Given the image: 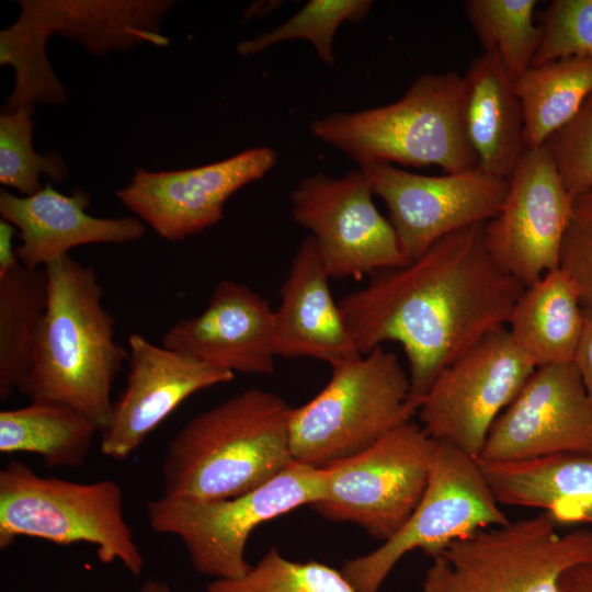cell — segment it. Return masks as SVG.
<instances>
[{
  "label": "cell",
  "mask_w": 592,
  "mask_h": 592,
  "mask_svg": "<svg viewBox=\"0 0 592 592\" xmlns=\"http://www.w3.org/2000/svg\"><path fill=\"white\" fill-rule=\"evenodd\" d=\"M524 147L535 149L563 127L592 92V59L565 57L531 66L516 80Z\"/></svg>",
  "instance_id": "cell-27"
},
{
  "label": "cell",
  "mask_w": 592,
  "mask_h": 592,
  "mask_svg": "<svg viewBox=\"0 0 592 592\" xmlns=\"http://www.w3.org/2000/svg\"><path fill=\"white\" fill-rule=\"evenodd\" d=\"M96 433L87 417L59 402L33 400L0 412V452L36 454L48 468L81 466Z\"/></svg>",
  "instance_id": "cell-25"
},
{
  "label": "cell",
  "mask_w": 592,
  "mask_h": 592,
  "mask_svg": "<svg viewBox=\"0 0 592 592\" xmlns=\"http://www.w3.org/2000/svg\"><path fill=\"white\" fill-rule=\"evenodd\" d=\"M572 363L592 400V310L585 309L583 333Z\"/></svg>",
  "instance_id": "cell-36"
},
{
  "label": "cell",
  "mask_w": 592,
  "mask_h": 592,
  "mask_svg": "<svg viewBox=\"0 0 592 592\" xmlns=\"http://www.w3.org/2000/svg\"><path fill=\"white\" fill-rule=\"evenodd\" d=\"M485 224L456 230L423 254L373 274L339 300L360 355L399 343L411 400L420 406L437 375L486 335L505 328L525 285L485 244Z\"/></svg>",
  "instance_id": "cell-1"
},
{
  "label": "cell",
  "mask_w": 592,
  "mask_h": 592,
  "mask_svg": "<svg viewBox=\"0 0 592 592\" xmlns=\"http://www.w3.org/2000/svg\"><path fill=\"white\" fill-rule=\"evenodd\" d=\"M18 229L9 221L0 220V275L5 274L20 265L16 248L13 247V237Z\"/></svg>",
  "instance_id": "cell-37"
},
{
  "label": "cell",
  "mask_w": 592,
  "mask_h": 592,
  "mask_svg": "<svg viewBox=\"0 0 592 592\" xmlns=\"http://www.w3.org/2000/svg\"><path fill=\"white\" fill-rule=\"evenodd\" d=\"M557 525L542 512L457 539L431 557L423 592H559L568 569L592 562V531Z\"/></svg>",
  "instance_id": "cell-7"
},
{
  "label": "cell",
  "mask_w": 592,
  "mask_h": 592,
  "mask_svg": "<svg viewBox=\"0 0 592 592\" xmlns=\"http://www.w3.org/2000/svg\"><path fill=\"white\" fill-rule=\"evenodd\" d=\"M464 83V125L478 168L509 179L525 150L514 80L497 55L483 52L471 59Z\"/></svg>",
  "instance_id": "cell-22"
},
{
  "label": "cell",
  "mask_w": 592,
  "mask_h": 592,
  "mask_svg": "<svg viewBox=\"0 0 592 592\" xmlns=\"http://www.w3.org/2000/svg\"><path fill=\"white\" fill-rule=\"evenodd\" d=\"M89 205L86 192L76 190L65 195L50 183L30 196L2 189L0 215L19 231L20 263L29 269H44L79 246L123 244L144 237L146 227L137 217L100 218L87 213Z\"/></svg>",
  "instance_id": "cell-19"
},
{
  "label": "cell",
  "mask_w": 592,
  "mask_h": 592,
  "mask_svg": "<svg viewBox=\"0 0 592 592\" xmlns=\"http://www.w3.org/2000/svg\"><path fill=\"white\" fill-rule=\"evenodd\" d=\"M207 592H356L343 573L318 561H293L271 548L241 578L218 579Z\"/></svg>",
  "instance_id": "cell-32"
},
{
  "label": "cell",
  "mask_w": 592,
  "mask_h": 592,
  "mask_svg": "<svg viewBox=\"0 0 592 592\" xmlns=\"http://www.w3.org/2000/svg\"><path fill=\"white\" fill-rule=\"evenodd\" d=\"M559 592H592V562L568 569L560 579Z\"/></svg>",
  "instance_id": "cell-38"
},
{
  "label": "cell",
  "mask_w": 592,
  "mask_h": 592,
  "mask_svg": "<svg viewBox=\"0 0 592 592\" xmlns=\"http://www.w3.org/2000/svg\"><path fill=\"white\" fill-rule=\"evenodd\" d=\"M371 0H310L277 27L238 43L240 56L257 55L266 48L293 39L308 41L318 58L334 65L333 39L344 22H358L372 10Z\"/></svg>",
  "instance_id": "cell-30"
},
{
  "label": "cell",
  "mask_w": 592,
  "mask_h": 592,
  "mask_svg": "<svg viewBox=\"0 0 592 592\" xmlns=\"http://www.w3.org/2000/svg\"><path fill=\"white\" fill-rule=\"evenodd\" d=\"M545 146L573 198L592 187V92Z\"/></svg>",
  "instance_id": "cell-34"
},
{
  "label": "cell",
  "mask_w": 592,
  "mask_h": 592,
  "mask_svg": "<svg viewBox=\"0 0 592 592\" xmlns=\"http://www.w3.org/2000/svg\"><path fill=\"white\" fill-rule=\"evenodd\" d=\"M435 440L413 421L362 453L325 468L326 496L310 508L320 516L358 525L387 540L410 517L425 490Z\"/></svg>",
  "instance_id": "cell-10"
},
{
  "label": "cell",
  "mask_w": 592,
  "mask_h": 592,
  "mask_svg": "<svg viewBox=\"0 0 592 592\" xmlns=\"http://www.w3.org/2000/svg\"><path fill=\"white\" fill-rule=\"evenodd\" d=\"M50 33L76 41L94 55L140 44L167 46L161 23L171 0H22Z\"/></svg>",
  "instance_id": "cell-23"
},
{
  "label": "cell",
  "mask_w": 592,
  "mask_h": 592,
  "mask_svg": "<svg viewBox=\"0 0 592 592\" xmlns=\"http://www.w3.org/2000/svg\"><path fill=\"white\" fill-rule=\"evenodd\" d=\"M18 20L0 32V65L14 70V84L4 113L47 103L62 105L68 93L53 70L46 45L53 35L47 24L22 0Z\"/></svg>",
  "instance_id": "cell-28"
},
{
  "label": "cell",
  "mask_w": 592,
  "mask_h": 592,
  "mask_svg": "<svg viewBox=\"0 0 592 592\" xmlns=\"http://www.w3.org/2000/svg\"><path fill=\"white\" fill-rule=\"evenodd\" d=\"M32 107L0 116V183L30 196L43 189L39 177L62 183L68 178L65 161L56 152L38 153L33 147Z\"/></svg>",
  "instance_id": "cell-31"
},
{
  "label": "cell",
  "mask_w": 592,
  "mask_h": 592,
  "mask_svg": "<svg viewBox=\"0 0 592 592\" xmlns=\"http://www.w3.org/2000/svg\"><path fill=\"white\" fill-rule=\"evenodd\" d=\"M127 344L126 385L101 433L102 454L117 460L129 457L189 397L235 378L230 372L157 345L139 333L129 334Z\"/></svg>",
  "instance_id": "cell-17"
},
{
  "label": "cell",
  "mask_w": 592,
  "mask_h": 592,
  "mask_svg": "<svg viewBox=\"0 0 592 592\" xmlns=\"http://www.w3.org/2000/svg\"><path fill=\"white\" fill-rule=\"evenodd\" d=\"M535 368L506 327L486 335L434 379L417 411L422 428L478 458L492 424Z\"/></svg>",
  "instance_id": "cell-11"
},
{
  "label": "cell",
  "mask_w": 592,
  "mask_h": 592,
  "mask_svg": "<svg viewBox=\"0 0 592 592\" xmlns=\"http://www.w3.org/2000/svg\"><path fill=\"white\" fill-rule=\"evenodd\" d=\"M360 169L374 195L386 204L407 263L443 237L486 224L499 212L509 187V179L478 167L437 177L388 163H369Z\"/></svg>",
  "instance_id": "cell-13"
},
{
  "label": "cell",
  "mask_w": 592,
  "mask_h": 592,
  "mask_svg": "<svg viewBox=\"0 0 592 592\" xmlns=\"http://www.w3.org/2000/svg\"><path fill=\"white\" fill-rule=\"evenodd\" d=\"M592 453V400L572 362L538 366L492 424L477 459Z\"/></svg>",
  "instance_id": "cell-16"
},
{
  "label": "cell",
  "mask_w": 592,
  "mask_h": 592,
  "mask_svg": "<svg viewBox=\"0 0 592 592\" xmlns=\"http://www.w3.org/2000/svg\"><path fill=\"white\" fill-rule=\"evenodd\" d=\"M331 368L328 384L289 417L292 456L315 468L362 453L418 411L409 374L383 346Z\"/></svg>",
  "instance_id": "cell-5"
},
{
  "label": "cell",
  "mask_w": 592,
  "mask_h": 592,
  "mask_svg": "<svg viewBox=\"0 0 592 592\" xmlns=\"http://www.w3.org/2000/svg\"><path fill=\"white\" fill-rule=\"evenodd\" d=\"M162 345L232 374L271 375L277 356L274 310L248 286L223 280L200 315L166 331Z\"/></svg>",
  "instance_id": "cell-18"
},
{
  "label": "cell",
  "mask_w": 592,
  "mask_h": 592,
  "mask_svg": "<svg viewBox=\"0 0 592 592\" xmlns=\"http://www.w3.org/2000/svg\"><path fill=\"white\" fill-rule=\"evenodd\" d=\"M538 25L532 66L565 57L592 59V0H554L539 13Z\"/></svg>",
  "instance_id": "cell-33"
},
{
  "label": "cell",
  "mask_w": 592,
  "mask_h": 592,
  "mask_svg": "<svg viewBox=\"0 0 592 592\" xmlns=\"http://www.w3.org/2000/svg\"><path fill=\"white\" fill-rule=\"evenodd\" d=\"M510 522L478 459L435 441L428 483L410 517L379 547L346 560L341 572L356 592H378L408 553L433 557L457 539Z\"/></svg>",
  "instance_id": "cell-9"
},
{
  "label": "cell",
  "mask_w": 592,
  "mask_h": 592,
  "mask_svg": "<svg viewBox=\"0 0 592 592\" xmlns=\"http://www.w3.org/2000/svg\"><path fill=\"white\" fill-rule=\"evenodd\" d=\"M291 411L278 395L249 388L190 419L167 448L164 496L228 499L275 478L295 462Z\"/></svg>",
  "instance_id": "cell-3"
},
{
  "label": "cell",
  "mask_w": 592,
  "mask_h": 592,
  "mask_svg": "<svg viewBox=\"0 0 592 592\" xmlns=\"http://www.w3.org/2000/svg\"><path fill=\"white\" fill-rule=\"evenodd\" d=\"M585 323V308L570 276L560 267L525 286L508 331L538 367L573 361Z\"/></svg>",
  "instance_id": "cell-24"
},
{
  "label": "cell",
  "mask_w": 592,
  "mask_h": 592,
  "mask_svg": "<svg viewBox=\"0 0 592 592\" xmlns=\"http://www.w3.org/2000/svg\"><path fill=\"white\" fill-rule=\"evenodd\" d=\"M559 267L574 282L582 306L592 310V187L573 198Z\"/></svg>",
  "instance_id": "cell-35"
},
{
  "label": "cell",
  "mask_w": 592,
  "mask_h": 592,
  "mask_svg": "<svg viewBox=\"0 0 592 592\" xmlns=\"http://www.w3.org/2000/svg\"><path fill=\"white\" fill-rule=\"evenodd\" d=\"M22 536L61 546L90 544L102 563L119 561L133 576L143 572L145 560L124 519L122 489L110 479L82 483L42 477L11 460L0 470V548Z\"/></svg>",
  "instance_id": "cell-6"
},
{
  "label": "cell",
  "mask_w": 592,
  "mask_h": 592,
  "mask_svg": "<svg viewBox=\"0 0 592 592\" xmlns=\"http://www.w3.org/2000/svg\"><path fill=\"white\" fill-rule=\"evenodd\" d=\"M592 531V530H591Z\"/></svg>",
  "instance_id": "cell-40"
},
{
  "label": "cell",
  "mask_w": 592,
  "mask_h": 592,
  "mask_svg": "<svg viewBox=\"0 0 592 592\" xmlns=\"http://www.w3.org/2000/svg\"><path fill=\"white\" fill-rule=\"evenodd\" d=\"M464 76L421 75L397 101L316 118L311 135L358 166H437L445 173L478 167L464 125Z\"/></svg>",
  "instance_id": "cell-4"
},
{
  "label": "cell",
  "mask_w": 592,
  "mask_h": 592,
  "mask_svg": "<svg viewBox=\"0 0 592 592\" xmlns=\"http://www.w3.org/2000/svg\"><path fill=\"white\" fill-rule=\"evenodd\" d=\"M277 160L261 146L209 164L173 170L137 169L116 197L161 238L177 242L216 225L225 204L244 185L262 179Z\"/></svg>",
  "instance_id": "cell-15"
},
{
  "label": "cell",
  "mask_w": 592,
  "mask_h": 592,
  "mask_svg": "<svg viewBox=\"0 0 592 592\" xmlns=\"http://www.w3.org/2000/svg\"><path fill=\"white\" fill-rule=\"evenodd\" d=\"M478 462L500 504L542 509L557 524L592 525V453Z\"/></svg>",
  "instance_id": "cell-21"
},
{
  "label": "cell",
  "mask_w": 592,
  "mask_h": 592,
  "mask_svg": "<svg viewBox=\"0 0 592 592\" xmlns=\"http://www.w3.org/2000/svg\"><path fill=\"white\" fill-rule=\"evenodd\" d=\"M316 243L305 238L292 260L274 310L277 356L311 357L331 367L360 356L329 286Z\"/></svg>",
  "instance_id": "cell-20"
},
{
  "label": "cell",
  "mask_w": 592,
  "mask_h": 592,
  "mask_svg": "<svg viewBox=\"0 0 592 592\" xmlns=\"http://www.w3.org/2000/svg\"><path fill=\"white\" fill-rule=\"evenodd\" d=\"M326 496V474L294 462L269 482L243 494L192 501L162 496L146 503L152 531L179 537L194 569L218 579H238L252 566L246 545L255 527Z\"/></svg>",
  "instance_id": "cell-8"
},
{
  "label": "cell",
  "mask_w": 592,
  "mask_h": 592,
  "mask_svg": "<svg viewBox=\"0 0 592 592\" xmlns=\"http://www.w3.org/2000/svg\"><path fill=\"white\" fill-rule=\"evenodd\" d=\"M536 0H467L463 3L483 52L498 56L513 80L532 66L542 31Z\"/></svg>",
  "instance_id": "cell-29"
},
{
  "label": "cell",
  "mask_w": 592,
  "mask_h": 592,
  "mask_svg": "<svg viewBox=\"0 0 592 592\" xmlns=\"http://www.w3.org/2000/svg\"><path fill=\"white\" fill-rule=\"evenodd\" d=\"M44 270L46 312L32 369L19 391L31 401L66 405L103 433L112 417L113 384L128 350L115 341V319L103 305V287L92 266L67 254Z\"/></svg>",
  "instance_id": "cell-2"
},
{
  "label": "cell",
  "mask_w": 592,
  "mask_h": 592,
  "mask_svg": "<svg viewBox=\"0 0 592 592\" xmlns=\"http://www.w3.org/2000/svg\"><path fill=\"white\" fill-rule=\"evenodd\" d=\"M374 196L360 168L342 177L317 172L292 191V218L311 232L330 278L373 275L407 263Z\"/></svg>",
  "instance_id": "cell-12"
},
{
  "label": "cell",
  "mask_w": 592,
  "mask_h": 592,
  "mask_svg": "<svg viewBox=\"0 0 592 592\" xmlns=\"http://www.w3.org/2000/svg\"><path fill=\"white\" fill-rule=\"evenodd\" d=\"M573 197L546 146L525 149L499 212L485 224L492 260L525 286L559 267Z\"/></svg>",
  "instance_id": "cell-14"
},
{
  "label": "cell",
  "mask_w": 592,
  "mask_h": 592,
  "mask_svg": "<svg viewBox=\"0 0 592 592\" xmlns=\"http://www.w3.org/2000/svg\"><path fill=\"white\" fill-rule=\"evenodd\" d=\"M47 307L44 269L20 264L0 275V400L27 378Z\"/></svg>",
  "instance_id": "cell-26"
},
{
  "label": "cell",
  "mask_w": 592,
  "mask_h": 592,
  "mask_svg": "<svg viewBox=\"0 0 592 592\" xmlns=\"http://www.w3.org/2000/svg\"><path fill=\"white\" fill-rule=\"evenodd\" d=\"M140 592H172V590L162 581L149 580L141 585Z\"/></svg>",
  "instance_id": "cell-39"
}]
</instances>
